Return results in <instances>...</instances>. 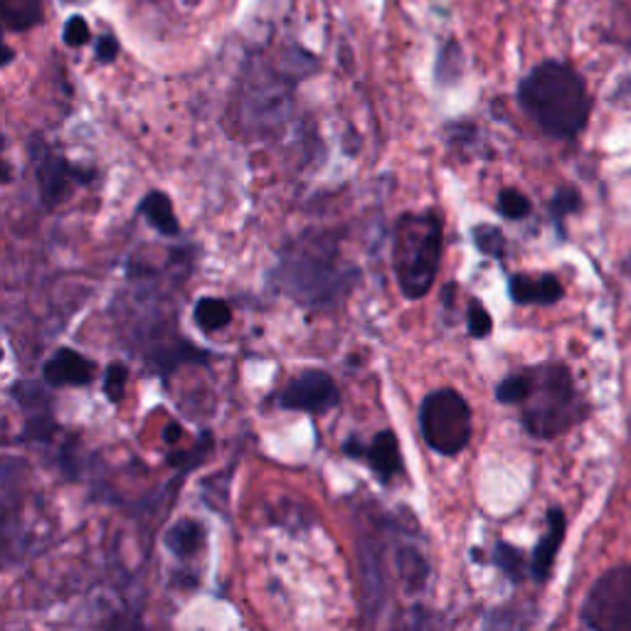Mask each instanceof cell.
Here are the masks:
<instances>
[{"instance_id": "obj_1", "label": "cell", "mask_w": 631, "mask_h": 631, "mask_svg": "<svg viewBox=\"0 0 631 631\" xmlns=\"http://www.w3.org/2000/svg\"><path fill=\"white\" fill-rule=\"evenodd\" d=\"M277 286L299 304L328 306L341 299L355 281V269L341 262L333 232H304L279 252Z\"/></svg>"}, {"instance_id": "obj_2", "label": "cell", "mask_w": 631, "mask_h": 631, "mask_svg": "<svg viewBox=\"0 0 631 631\" xmlns=\"http://www.w3.org/2000/svg\"><path fill=\"white\" fill-rule=\"evenodd\" d=\"M518 104L545 136L560 141L580 136L592 111L585 79L558 60L540 62L521 79Z\"/></svg>"}, {"instance_id": "obj_3", "label": "cell", "mask_w": 631, "mask_h": 631, "mask_svg": "<svg viewBox=\"0 0 631 631\" xmlns=\"http://www.w3.org/2000/svg\"><path fill=\"white\" fill-rule=\"evenodd\" d=\"M444 254V220L437 210L405 212L392 230V272L402 296L424 299L437 281Z\"/></svg>"}, {"instance_id": "obj_4", "label": "cell", "mask_w": 631, "mask_h": 631, "mask_svg": "<svg viewBox=\"0 0 631 631\" xmlns=\"http://www.w3.org/2000/svg\"><path fill=\"white\" fill-rule=\"evenodd\" d=\"M530 390L523 402V427L538 439L565 434L582 420V400L570 370L562 363H543L528 368Z\"/></svg>"}, {"instance_id": "obj_5", "label": "cell", "mask_w": 631, "mask_h": 631, "mask_svg": "<svg viewBox=\"0 0 631 631\" xmlns=\"http://www.w3.org/2000/svg\"><path fill=\"white\" fill-rule=\"evenodd\" d=\"M309 52L301 47L286 52L281 57L277 70L267 67L264 62H257V67L245 72L242 82V114H245L249 126L257 129H274L286 119L291 109V97L299 79L309 77L314 67H301L299 60Z\"/></svg>"}, {"instance_id": "obj_6", "label": "cell", "mask_w": 631, "mask_h": 631, "mask_svg": "<svg viewBox=\"0 0 631 631\" xmlns=\"http://www.w3.org/2000/svg\"><path fill=\"white\" fill-rule=\"evenodd\" d=\"M420 432L429 449L454 456L471 439V407L452 387L429 392L420 405Z\"/></svg>"}, {"instance_id": "obj_7", "label": "cell", "mask_w": 631, "mask_h": 631, "mask_svg": "<svg viewBox=\"0 0 631 631\" xmlns=\"http://www.w3.org/2000/svg\"><path fill=\"white\" fill-rule=\"evenodd\" d=\"M580 617L592 631H631V562L597 577Z\"/></svg>"}, {"instance_id": "obj_8", "label": "cell", "mask_w": 631, "mask_h": 631, "mask_svg": "<svg viewBox=\"0 0 631 631\" xmlns=\"http://www.w3.org/2000/svg\"><path fill=\"white\" fill-rule=\"evenodd\" d=\"M30 156H33L35 166L37 193H40L42 205H45L47 210L60 208V205L74 193V188L92 183L94 176H97L92 168L77 166V163H72L70 158H65L62 153L52 151L50 146H45L42 139L37 146L30 148Z\"/></svg>"}, {"instance_id": "obj_9", "label": "cell", "mask_w": 631, "mask_h": 631, "mask_svg": "<svg viewBox=\"0 0 631 631\" xmlns=\"http://www.w3.org/2000/svg\"><path fill=\"white\" fill-rule=\"evenodd\" d=\"M341 402L336 380L326 370H301L289 385L279 392V407L296 412H309V415H323L333 410Z\"/></svg>"}, {"instance_id": "obj_10", "label": "cell", "mask_w": 631, "mask_h": 631, "mask_svg": "<svg viewBox=\"0 0 631 631\" xmlns=\"http://www.w3.org/2000/svg\"><path fill=\"white\" fill-rule=\"evenodd\" d=\"M13 397L25 412H28V427H25V439H47L55 429L50 415V397L37 383L23 380L13 385Z\"/></svg>"}, {"instance_id": "obj_11", "label": "cell", "mask_w": 631, "mask_h": 631, "mask_svg": "<svg viewBox=\"0 0 631 631\" xmlns=\"http://www.w3.org/2000/svg\"><path fill=\"white\" fill-rule=\"evenodd\" d=\"M42 378L52 387H84L94 380V363L72 348H60L45 363Z\"/></svg>"}, {"instance_id": "obj_12", "label": "cell", "mask_w": 631, "mask_h": 631, "mask_svg": "<svg viewBox=\"0 0 631 631\" xmlns=\"http://www.w3.org/2000/svg\"><path fill=\"white\" fill-rule=\"evenodd\" d=\"M508 294L518 306H553L558 304L565 294L560 279L555 274H540V277H528V274H513L508 279Z\"/></svg>"}, {"instance_id": "obj_13", "label": "cell", "mask_w": 631, "mask_h": 631, "mask_svg": "<svg viewBox=\"0 0 631 631\" xmlns=\"http://www.w3.org/2000/svg\"><path fill=\"white\" fill-rule=\"evenodd\" d=\"M562 540H565V513L560 508H550L548 530L538 540L533 550V560H530V575H533L535 582H545L550 577Z\"/></svg>"}, {"instance_id": "obj_14", "label": "cell", "mask_w": 631, "mask_h": 631, "mask_svg": "<svg viewBox=\"0 0 631 631\" xmlns=\"http://www.w3.org/2000/svg\"><path fill=\"white\" fill-rule=\"evenodd\" d=\"M365 459L370 461V466L375 469V474L383 481H390L392 476L402 471V452L400 442H397L395 432L383 429V432L375 434V439L370 442V447L365 449Z\"/></svg>"}, {"instance_id": "obj_15", "label": "cell", "mask_w": 631, "mask_h": 631, "mask_svg": "<svg viewBox=\"0 0 631 631\" xmlns=\"http://www.w3.org/2000/svg\"><path fill=\"white\" fill-rule=\"evenodd\" d=\"M139 212L146 217L148 225L163 237H178L180 235V220L173 210L171 198L161 190H151V193L143 195L139 203Z\"/></svg>"}, {"instance_id": "obj_16", "label": "cell", "mask_w": 631, "mask_h": 631, "mask_svg": "<svg viewBox=\"0 0 631 631\" xmlns=\"http://www.w3.org/2000/svg\"><path fill=\"white\" fill-rule=\"evenodd\" d=\"M0 18L8 33H28L45 23L42 0H0Z\"/></svg>"}, {"instance_id": "obj_17", "label": "cell", "mask_w": 631, "mask_h": 631, "mask_svg": "<svg viewBox=\"0 0 631 631\" xmlns=\"http://www.w3.org/2000/svg\"><path fill=\"white\" fill-rule=\"evenodd\" d=\"M205 543V528L200 526L198 521H190V518H183V521L173 523L166 533V545L173 555L178 558H190V555L198 553Z\"/></svg>"}, {"instance_id": "obj_18", "label": "cell", "mask_w": 631, "mask_h": 631, "mask_svg": "<svg viewBox=\"0 0 631 631\" xmlns=\"http://www.w3.org/2000/svg\"><path fill=\"white\" fill-rule=\"evenodd\" d=\"M464 74V50H461L459 40L449 37L437 52V60H434V82L439 87H452Z\"/></svg>"}, {"instance_id": "obj_19", "label": "cell", "mask_w": 631, "mask_h": 631, "mask_svg": "<svg viewBox=\"0 0 631 631\" xmlns=\"http://www.w3.org/2000/svg\"><path fill=\"white\" fill-rule=\"evenodd\" d=\"M193 318L200 326V331L215 333V331H220V328L230 326L232 309L225 299H217V296H203V299H198V304H195Z\"/></svg>"}, {"instance_id": "obj_20", "label": "cell", "mask_w": 631, "mask_h": 631, "mask_svg": "<svg viewBox=\"0 0 631 631\" xmlns=\"http://www.w3.org/2000/svg\"><path fill=\"white\" fill-rule=\"evenodd\" d=\"M397 570H400L402 580L407 582V587H410L412 592L422 590V585L427 582V577H429L427 560H424L422 555L412 548L400 550V555H397Z\"/></svg>"}, {"instance_id": "obj_21", "label": "cell", "mask_w": 631, "mask_h": 631, "mask_svg": "<svg viewBox=\"0 0 631 631\" xmlns=\"http://www.w3.org/2000/svg\"><path fill=\"white\" fill-rule=\"evenodd\" d=\"M471 240H474L476 249H479L481 254H486V257H493V259L506 257L508 242L501 227L481 222V225H476L474 230H471Z\"/></svg>"}, {"instance_id": "obj_22", "label": "cell", "mask_w": 631, "mask_h": 631, "mask_svg": "<svg viewBox=\"0 0 631 631\" xmlns=\"http://www.w3.org/2000/svg\"><path fill=\"white\" fill-rule=\"evenodd\" d=\"M493 562L501 572H506V577L511 582H521L523 575H526V558L518 548L508 543H496L493 548Z\"/></svg>"}, {"instance_id": "obj_23", "label": "cell", "mask_w": 631, "mask_h": 631, "mask_svg": "<svg viewBox=\"0 0 631 631\" xmlns=\"http://www.w3.org/2000/svg\"><path fill=\"white\" fill-rule=\"evenodd\" d=\"M530 390V378L528 370L516 375H508L506 380H501L496 387V400L503 405H523Z\"/></svg>"}, {"instance_id": "obj_24", "label": "cell", "mask_w": 631, "mask_h": 631, "mask_svg": "<svg viewBox=\"0 0 631 631\" xmlns=\"http://www.w3.org/2000/svg\"><path fill=\"white\" fill-rule=\"evenodd\" d=\"M496 210L501 212L506 220H523V217L530 215V200L521 190L516 188H503L496 198Z\"/></svg>"}, {"instance_id": "obj_25", "label": "cell", "mask_w": 631, "mask_h": 631, "mask_svg": "<svg viewBox=\"0 0 631 631\" xmlns=\"http://www.w3.org/2000/svg\"><path fill=\"white\" fill-rule=\"evenodd\" d=\"M580 205H582V198H580V193H577L575 188L565 185V188L555 190V195H553V198H550V215H553L555 225L562 227L565 217L572 215V212L580 210Z\"/></svg>"}, {"instance_id": "obj_26", "label": "cell", "mask_w": 631, "mask_h": 631, "mask_svg": "<svg viewBox=\"0 0 631 631\" xmlns=\"http://www.w3.org/2000/svg\"><path fill=\"white\" fill-rule=\"evenodd\" d=\"M526 629H528V619L521 609L503 607L489 614L484 631H526Z\"/></svg>"}, {"instance_id": "obj_27", "label": "cell", "mask_w": 631, "mask_h": 631, "mask_svg": "<svg viewBox=\"0 0 631 631\" xmlns=\"http://www.w3.org/2000/svg\"><path fill=\"white\" fill-rule=\"evenodd\" d=\"M466 328H469L471 338L491 336L493 318L479 299H474L469 306H466Z\"/></svg>"}, {"instance_id": "obj_28", "label": "cell", "mask_w": 631, "mask_h": 631, "mask_svg": "<svg viewBox=\"0 0 631 631\" xmlns=\"http://www.w3.org/2000/svg\"><path fill=\"white\" fill-rule=\"evenodd\" d=\"M126 383H129V368L124 363H111L104 373V395L111 402H121L126 395Z\"/></svg>"}, {"instance_id": "obj_29", "label": "cell", "mask_w": 631, "mask_h": 631, "mask_svg": "<svg viewBox=\"0 0 631 631\" xmlns=\"http://www.w3.org/2000/svg\"><path fill=\"white\" fill-rule=\"evenodd\" d=\"M62 40H65L67 47H84L89 40H92V30H89V23L84 15H72L70 20L62 28Z\"/></svg>"}, {"instance_id": "obj_30", "label": "cell", "mask_w": 631, "mask_h": 631, "mask_svg": "<svg viewBox=\"0 0 631 631\" xmlns=\"http://www.w3.org/2000/svg\"><path fill=\"white\" fill-rule=\"evenodd\" d=\"M119 50V40L111 33H106L99 37L97 45H94V57H97L99 65H111V62H116V57H119Z\"/></svg>"}, {"instance_id": "obj_31", "label": "cell", "mask_w": 631, "mask_h": 631, "mask_svg": "<svg viewBox=\"0 0 631 631\" xmlns=\"http://www.w3.org/2000/svg\"><path fill=\"white\" fill-rule=\"evenodd\" d=\"M176 439H180V427L178 424H168L166 427V442H176Z\"/></svg>"}, {"instance_id": "obj_32", "label": "cell", "mask_w": 631, "mask_h": 631, "mask_svg": "<svg viewBox=\"0 0 631 631\" xmlns=\"http://www.w3.org/2000/svg\"><path fill=\"white\" fill-rule=\"evenodd\" d=\"M5 50V57H3V67H8L10 62H13V57H15V52H13V47H3Z\"/></svg>"}]
</instances>
